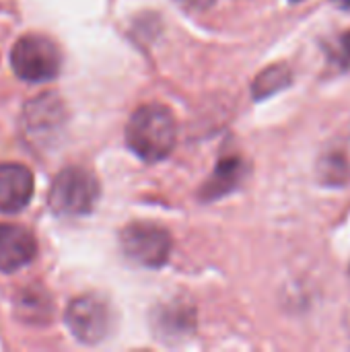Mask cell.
<instances>
[{
	"mask_svg": "<svg viewBox=\"0 0 350 352\" xmlns=\"http://www.w3.org/2000/svg\"><path fill=\"white\" fill-rule=\"evenodd\" d=\"M128 146L149 163L163 161L177 142V122L165 105H140L126 124Z\"/></svg>",
	"mask_w": 350,
	"mask_h": 352,
	"instance_id": "obj_1",
	"label": "cell"
},
{
	"mask_svg": "<svg viewBox=\"0 0 350 352\" xmlns=\"http://www.w3.org/2000/svg\"><path fill=\"white\" fill-rule=\"evenodd\" d=\"M99 200V184L95 175L83 167H66L52 182L47 202L58 217L74 219L93 210Z\"/></svg>",
	"mask_w": 350,
	"mask_h": 352,
	"instance_id": "obj_2",
	"label": "cell"
},
{
	"mask_svg": "<svg viewBox=\"0 0 350 352\" xmlns=\"http://www.w3.org/2000/svg\"><path fill=\"white\" fill-rule=\"evenodd\" d=\"M14 74L27 82H45L58 76L62 66L60 47L43 35H23L10 50Z\"/></svg>",
	"mask_w": 350,
	"mask_h": 352,
	"instance_id": "obj_3",
	"label": "cell"
},
{
	"mask_svg": "<svg viewBox=\"0 0 350 352\" xmlns=\"http://www.w3.org/2000/svg\"><path fill=\"white\" fill-rule=\"evenodd\" d=\"M120 241L124 254L144 268H161L171 254V235L153 223L128 225L122 231Z\"/></svg>",
	"mask_w": 350,
	"mask_h": 352,
	"instance_id": "obj_4",
	"label": "cell"
},
{
	"mask_svg": "<svg viewBox=\"0 0 350 352\" xmlns=\"http://www.w3.org/2000/svg\"><path fill=\"white\" fill-rule=\"evenodd\" d=\"M66 326L83 344L101 342L111 330V311L99 295L76 297L66 309Z\"/></svg>",
	"mask_w": 350,
	"mask_h": 352,
	"instance_id": "obj_5",
	"label": "cell"
},
{
	"mask_svg": "<svg viewBox=\"0 0 350 352\" xmlns=\"http://www.w3.org/2000/svg\"><path fill=\"white\" fill-rule=\"evenodd\" d=\"M37 241L33 233L21 225H0V272H17L33 262Z\"/></svg>",
	"mask_w": 350,
	"mask_h": 352,
	"instance_id": "obj_6",
	"label": "cell"
},
{
	"mask_svg": "<svg viewBox=\"0 0 350 352\" xmlns=\"http://www.w3.org/2000/svg\"><path fill=\"white\" fill-rule=\"evenodd\" d=\"M33 196V173L19 163L0 165V212L23 210Z\"/></svg>",
	"mask_w": 350,
	"mask_h": 352,
	"instance_id": "obj_7",
	"label": "cell"
},
{
	"mask_svg": "<svg viewBox=\"0 0 350 352\" xmlns=\"http://www.w3.org/2000/svg\"><path fill=\"white\" fill-rule=\"evenodd\" d=\"M243 175H245V165H243V161H241L239 157L223 159V161L217 165V169H215L210 182L204 186L202 198H204V200L221 198L223 194L235 190V188L239 186V182L243 179Z\"/></svg>",
	"mask_w": 350,
	"mask_h": 352,
	"instance_id": "obj_8",
	"label": "cell"
},
{
	"mask_svg": "<svg viewBox=\"0 0 350 352\" xmlns=\"http://www.w3.org/2000/svg\"><path fill=\"white\" fill-rule=\"evenodd\" d=\"M291 80H293V74L285 64L270 66L264 72H260L258 78L254 80V87H252L254 97L256 99H266V97L278 93L281 89H285Z\"/></svg>",
	"mask_w": 350,
	"mask_h": 352,
	"instance_id": "obj_9",
	"label": "cell"
},
{
	"mask_svg": "<svg viewBox=\"0 0 350 352\" xmlns=\"http://www.w3.org/2000/svg\"><path fill=\"white\" fill-rule=\"evenodd\" d=\"M318 175L322 184L328 186H342L350 175V165L347 155L342 151L326 153L322 155L318 163Z\"/></svg>",
	"mask_w": 350,
	"mask_h": 352,
	"instance_id": "obj_10",
	"label": "cell"
},
{
	"mask_svg": "<svg viewBox=\"0 0 350 352\" xmlns=\"http://www.w3.org/2000/svg\"><path fill=\"white\" fill-rule=\"evenodd\" d=\"M19 309H21V314L27 311V309H31L25 316V318H29L27 322H39V320H45L50 316V301H47V297L37 299V291H31L29 297H25V295L21 297Z\"/></svg>",
	"mask_w": 350,
	"mask_h": 352,
	"instance_id": "obj_11",
	"label": "cell"
},
{
	"mask_svg": "<svg viewBox=\"0 0 350 352\" xmlns=\"http://www.w3.org/2000/svg\"><path fill=\"white\" fill-rule=\"evenodd\" d=\"M338 56H340V64L344 68H350V31L344 33L340 39V54Z\"/></svg>",
	"mask_w": 350,
	"mask_h": 352,
	"instance_id": "obj_12",
	"label": "cell"
},
{
	"mask_svg": "<svg viewBox=\"0 0 350 352\" xmlns=\"http://www.w3.org/2000/svg\"><path fill=\"white\" fill-rule=\"evenodd\" d=\"M179 4H184L186 8H194V10H206L210 8L217 0H177Z\"/></svg>",
	"mask_w": 350,
	"mask_h": 352,
	"instance_id": "obj_13",
	"label": "cell"
},
{
	"mask_svg": "<svg viewBox=\"0 0 350 352\" xmlns=\"http://www.w3.org/2000/svg\"><path fill=\"white\" fill-rule=\"evenodd\" d=\"M338 8H342V10H349L350 12V0H332Z\"/></svg>",
	"mask_w": 350,
	"mask_h": 352,
	"instance_id": "obj_14",
	"label": "cell"
}]
</instances>
